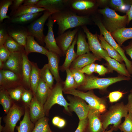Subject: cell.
Returning <instances> with one entry per match:
<instances>
[{
    "mask_svg": "<svg viewBox=\"0 0 132 132\" xmlns=\"http://www.w3.org/2000/svg\"><path fill=\"white\" fill-rule=\"evenodd\" d=\"M51 16L58 25V35L69 29L86 25L90 21L88 16L78 15L68 8L53 14Z\"/></svg>",
    "mask_w": 132,
    "mask_h": 132,
    "instance_id": "1",
    "label": "cell"
},
{
    "mask_svg": "<svg viewBox=\"0 0 132 132\" xmlns=\"http://www.w3.org/2000/svg\"><path fill=\"white\" fill-rule=\"evenodd\" d=\"M128 112L126 105L122 102L111 106L103 117L102 122L104 131L110 124H113L114 131H117L122 118L126 117Z\"/></svg>",
    "mask_w": 132,
    "mask_h": 132,
    "instance_id": "2",
    "label": "cell"
},
{
    "mask_svg": "<svg viewBox=\"0 0 132 132\" xmlns=\"http://www.w3.org/2000/svg\"><path fill=\"white\" fill-rule=\"evenodd\" d=\"M130 79V77L123 76L101 78L92 75H88L86 76L84 84L78 88L84 90H89L94 89H105L110 85L116 82Z\"/></svg>",
    "mask_w": 132,
    "mask_h": 132,
    "instance_id": "3",
    "label": "cell"
},
{
    "mask_svg": "<svg viewBox=\"0 0 132 132\" xmlns=\"http://www.w3.org/2000/svg\"><path fill=\"white\" fill-rule=\"evenodd\" d=\"M104 16L106 29L111 33L118 29L125 27L127 24L128 17L126 14L121 16L114 10L108 8L99 10Z\"/></svg>",
    "mask_w": 132,
    "mask_h": 132,
    "instance_id": "4",
    "label": "cell"
},
{
    "mask_svg": "<svg viewBox=\"0 0 132 132\" xmlns=\"http://www.w3.org/2000/svg\"><path fill=\"white\" fill-rule=\"evenodd\" d=\"M63 82H56L51 89L47 99L44 105L45 115L48 116L49 111L55 104L64 107L66 110L69 112L68 107L70 105L63 96Z\"/></svg>",
    "mask_w": 132,
    "mask_h": 132,
    "instance_id": "5",
    "label": "cell"
},
{
    "mask_svg": "<svg viewBox=\"0 0 132 132\" xmlns=\"http://www.w3.org/2000/svg\"><path fill=\"white\" fill-rule=\"evenodd\" d=\"M64 93L80 97L87 102L90 107L98 110L101 113L104 112L106 110L105 100L96 95L92 90L84 92L73 89L65 92Z\"/></svg>",
    "mask_w": 132,
    "mask_h": 132,
    "instance_id": "6",
    "label": "cell"
},
{
    "mask_svg": "<svg viewBox=\"0 0 132 132\" xmlns=\"http://www.w3.org/2000/svg\"><path fill=\"white\" fill-rule=\"evenodd\" d=\"M52 14L48 11L45 10L42 16L33 21L28 27L27 29L29 35L35 38L37 41L42 46L45 44L44 40L45 36L43 31L44 25L46 20Z\"/></svg>",
    "mask_w": 132,
    "mask_h": 132,
    "instance_id": "7",
    "label": "cell"
},
{
    "mask_svg": "<svg viewBox=\"0 0 132 132\" xmlns=\"http://www.w3.org/2000/svg\"><path fill=\"white\" fill-rule=\"evenodd\" d=\"M95 24L98 27L100 34L102 35L105 40L119 53L125 62L127 69L130 74H132V63L126 57L124 50L118 44L110 33L106 29L103 24L100 21L94 20Z\"/></svg>",
    "mask_w": 132,
    "mask_h": 132,
    "instance_id": "8",
    "label": "cell"
},
{
    "mask_svg": "<svg viewBox=\"0 0 132 132\" xmlns=\"http://www.w3.org/2000/svg\"><path fill=\"white\" fill-rule=\"evenodd\" d=\"M81 27L88 39L90 51L101 60L102 58L105 60L106 57L109 56L107 52L102 47L97 35L92 33L86 25Z\"/></svg>",
    "mask_w": 132,
    "mask_h": 132,
    "instance_id": "9",
    "label": "cell"
},
{
    "mask_svg": "<svg viewBox=\"0 0 132 132\" xmlns=\"http://www.w3.org/2000/svg\"><path fill=\"white\" fill-rule=\"evenodd\" d=\"M67 98L69 101L68 109L70 111L75 112L79 120L87 118L90 107L85 101L78 97L68 95Z\"/></svg>",
    "mask_w": 132,
    "mask_h": 132,
    "instance_id": "10",
    "label": "cell"
},
{
    "mask_svg": "<svg viewBox=\"0 0 132 132\" xmlns=\"http://www.w3.org/2000/svg\"><path fill=\"white\" fill-rule=\"evenodd\" d=\"M23 112L21 107L15 104L12 106L7 114L5 119V125L2 132H14V130L17 122L20 120Z\"/></svg>",
    "mask_w": 132,
    "mask_h": 132,
    "instance_id": "11",
    "label": "cell"
},
{
    "mask_svg": "<svg viewBox=\"0 0 132 132\" xmlns=\"http://www.w3.org/2000/svg\"><path fill=\"white\" fill-rule=\"evenodd\" d=\"M94 1L88 0H68L67 8L77 15L87 16L86 14L95 7Z\"/></svg>",
    "mask_w": 132,
    "mask_h": 132,
    "instance_id": "12",
    "label": "cell"
},
{
    "mask_svg": "<svg viewBox=\"0 0 132 132\" xmlns=\"http://www.w3.org/2000/svg\"><path fill=\"white\" fill-rule=\"evenodd\" d=\"M22 52L11 53L8 59L4 63L3 66L15 73L21 79V82L22 65Z\"/></svg>",
    "mask_w": 132,
    "mask_h": 132,
    "instance_id": "13",
    "label": "cell"
},
{
    "mask_svg": "<svg viewBox=\"0 0 132 132\" xmlns=\"http://www.w3.org/2000/svg\"><path fill=\"white\" fill-rule=\"evenodd\" d=\"M101 113L98 110L90 107L87 117L88 120V124L84 132L104 131L101 120Z\"/></svg>",
    "mask_w": 132,
    "mask_h": 132,
    "instance_id": "14",
    "label": "cell"
},
{
    "mask_svg": "<svg viewBox=\"0 0 132 132\" xmlns=\"http://www.w3.org/2000/svg\"><path fill=\"white\" fill-rule=\"evenodd\" d=\"M55 22L50 15L48 19V21L46 24L48 30L47 35L45 36L44 40L45 47L48 51L54 52L60 56H64L57 45L55 38L53 30Z\"/></svg>",
    "mask_w": 132,
    "mask_h": 132,
    "instance_id": "15",
    "label": "cell"
},
{
    "mask_svg": "<svg viewBox=\"0 0 132 132\" xmlns=\"http://www.w3.org/2000/svg\"><path fill=\"white\" fill-rule=\"evenodd\" d=\"M68 0H40L35 5L44 8L52 14L67 9Z\"/></svg>",
    "mask_w": 132,
    "mask_h": 132,
    "instance_id": "16",
    "label": "cell"
},
{
    "mask_svg": "<svg viewBox=\"0 0 132 132\" xmlns=\"http://www.w3.org/2000/svg\"><path fill=\"white\" fill-rule=\"evenodd\" d=\"M80 29V27L75 28L72 31L70 30L58 35L55 38L57 45L64 55Z\"/></svg>",
    "mask_w": 132,
    "mask_h": 132,
    "instance_id": "17",
    "label": "cell"
},
{
    "mask_svg": "<svg viewBox=\"0 0 132 132\" xmlns=\"http://www.w3.org/2000/svg\"><path fill=\"white\" fill-rule=\"evenodd\" d=\"M29 105L30 119L33 123L35 122L45 115L44 105L38 100L35 95Z\"/></svg>",
    "mask_w": 132,
    "mask_h": 132,
    "instance_id": "18",
    "label": "cell"
},
{
    "mask_svg": "<svg viewBox=\"0 0 132 132\" xmlns=\"http://www.w3.org/2000/svg\"><path fill=\"white\" fill-rule=\"evenodd\" d=\"M46 55L48 60L47 64L56 82H62L59 71L60 56L54 52L49 51Z\"/></svg>",
    "mask_w": 132,
    "mask_h": 132,
    "instance_id": "19",
    "label": "cell"
},
{
    "mask_svg": "<svg viewBox=\"0 0 132 132\" xmlns=\"http://www.w3.org/2000/svg\"><path fill=\"white\" fill-rule=\"evenodd\" d=\"M100 60L93 53L86 54L77 56L71 64L69 68L80 70L86 66Z\"/></svg>",
    "mask_w": 132,
    "mask_h": 132,
    "instance_id": "20",
    "label": "cell"
},
{
    "mask_svg": "<svg viewBox=\"0 0 132 132\" xmlns=\"http://www.w3.org/2000/svg\"><path fill=\"white\" fill-rule=\"evenodd\" d=\"M22 76L21 83L28 88H30V76L32 69L31 62L29 61L28 55L24 49L22 52Z\"/></svg>",
    "mask_w": 132,
    "mask_h": 132,
    "instance_id": "21",
    "label": "cell"
},
{
    "mask_svg": "<svg viewBox=\"0 0 132 132\" xmlns=\"http://www.w3.org/2000/svg\"><path fill=\"white\" fill-rule=\"evenodd\" d=\"M24 50L28 55L30 53H37L45 55L48 50L41 45L34 39V37L29 35L27 36L24 47Z\"/></svg>",
    "mask_w": 132,
    "mask_h": 132,
    "instance_id": "22",
    "label": "cell"
},
{
    "mask_svg": "<svg viewBox=\"0 0 132 132\" xmlns=\"http://www.w3.org/2000/svg\"><path fill=\"white\" fill-rule=\"evenodd\" d=\"M77 33L75 36L72 44L66 52V57L64 63L59 68V69L62 72L64 71L67 68H69L72 63L77 57L74 50L77 40Z\"/></svg>",
    "mask_w": 132,
    "mask_h": 132,
    "instance_id": "23",
    "label": "cell"
},
{
    "mask_svg": "<svg viewBox=\"0 0 132 132\" xmlns=\"http://www.w3.org/2000/svg\"><path fill=\"white\" fill-rule=\"evenodd\" d=\"M112 36L118 43V44L121 46L126 41L132 39V27H125L120 28L111 33Z\"/></svg>",
    "mask_w": 132,
    "mask_h": 132,
    "instance_id": "24",
    "label": "cell"
},
{
    "mask_svg": "<svg viewBox=\"0 0 132 132\" xmlns=\"http://www.w3.org/2000/svg\"><path fill=\"white\" fill-rule=\"evenodd\" d=\"M51 90L47 84L40 78L35 95L42 105H44L46 101Z\"/></svg>",
    "mask_w": 132,
    "mask_h": 132,
    "instance_id": "25",
    "label": "cell"
},
{
    "mask_svg": "<svg viewBox=\"0 0 132 132\" xmlns=\"http://www.w3.org/2000/svg\"><path fill=\"white\" fill-rule=\"evenodd\" d=\"M7 31L9 36L24 47L26 38L29 35L27 29H8Z\"/></svg>",
    "mask_w": 132,
    "mask_h": 132,
    "instance_id": "26",
    "label": "cell"
},
{
    "mask_svg": "<svg viewBox=\"0 0 132 132\" xmlns=\"http://www.w3.org/2000/svg\"><path fill=\"white\" fill-rule=\"evenodd\" d=\"M34 126V124L30 119L29 110L26 107L23 118L19 126L16 127V130L18 132H32Z\"/></svg>",
    "mask_w": 132,
    "mask_h": 132,
    "instance_id": "27",
    "label": "cell"
},
{
    "mask_svg": "<svg viewBox=\"0 0 132 132\" xmlns=\"http://www.w3.org/2000/svg\"><path fill=\"white\" fill-rule=\"evenodd\" d=\"M105 60L111 70L115 71L122 76L130 77H131V74L123 64L109 56L106 57Z\"/></svg>",
    "mask_w": 132,
    "mask_h": 132,
    "instance_id": "28",
    "label": "cell"
},
{
    "mask_svg": "<svg viewBox=\"0 0 132 132\" xmlns=\"http://www.w3.org/2000/svg\"><path fill=\"white\" fill-rule=\"evenodd\" d=\"M77 51L76 53L77 56L90 53L89 46L87 42L85 35L80 30L77 33Z\"/></svg>",
    "mask_w": 132,
    "mask_h": 132,
    "instance_id": "29",
    "label": "cell"
},
{
    "mask_svg": "<svg viewBox=\"0 0 132 132\" xmlns=\"http://www.w3.org/2000/svg\"><path fill=\"white\" fill-rule=\"evenodd\" d=\"M32 69L30 76V88L35 95L40 79V71L36 63L31 62Z\"/></svg>",
    "mask_w": 132,
    "mask_h": 132,
    "instance_id": "30",
    "label": "cell"
},
{
    "mask_svg": "<svg viewBox=\"0 0 132 132\" xmlns=\"http://www.w3.org/2000/svg\"><path fill=\"white\" fill-rule=\"evenodd\" d=\"M99 37L102 47L107 52L109 56L120 63H122L123 60L117 51L105 40L102 35L100 34Z\"/></svg>",
    "mask_w": 132,
    "mask_h": 132,
    "instance_id": "31",
    "label": "cell"
},
{
    "mask_svg": "<svg viewBox=\"0 0 132 132\" xmlns=\"http://www.w3.org/2000/svg\"><path fill=\"white\" fill-rule=\"evenodd\" d=\"M46 10L44 8L38 7L35 6L22 5L13 14L11 17H17L24 14H30L41 12Z\"/></svg>",
    "mask_w": 132,
    "mask_h": 132,
    "instance_id": "32",
    "label": "cell"
},
{
    "mask_svg": "<svg viewBox=\"0 0 132 132\" xmlns=\"http://www.w3.org/2000/svg\"><path fill=\"white\" fill-rule=\"evenodd\" d=\"M41 12L30 14H24L8 19L9 22L16 24H24L31 22L37 18L41 14Z\"/></svg>",
    "mask_w": 132,
    "mask_h": 132,
    "instance_id": "33",
    "label": "cell"
},
{
    "mask_svg": "<svg viewBox=\"0 0 132 132\" xmlns=\"http://www.w3.org/2000/svg\"><path fill=\"white\" fill-rule=\"evenodd\" d=\"M40 78L45 82L51 89L53 87L55 79L50 72L47 64H45L40 69Z\"/></svg>",
    "mask_w": 132,
    "mask_h": 132,
    "instance_id": "34",
    "label": "cell"
},
{
    "mask_svg": "<svg viewBox=\"0 0 132 132\" xmlns=\"http://www.w3.org/2000/svg\"><path fill=\"white\" fill-rule=\"evenodd\" d=\"M66 77L65 81L63 82V91L64 92L78 87L69 68L66 69Z\"/></svg>",
    "mask_w": 132,
    "mask_h": 132,
    "instance_id": "35",
    "label": "cell"
},
{
    "mask_svg": "<svg viewBox=\"0 0 132 132\" xmlns=\"http://www.w3.org/2000/svg\"><path fill=\"white\" fill-rule=\"evenodd\" d=\"M49 119L44 117L35 123L32 132H53L48 123Z\"/></svg>",
    "mask_w": 132,
    "mask_h": 132,
    "instance_id": "36",
    "label": "cell"
},
{
    "mask_svg": "<svg viewBox=\"0 0 132 132\" xmlns=\"http://www.w3.org/2000/svg\"><path fill=\"white\" fill-rule=\"evenodd\" d=\"M12 101L8 92L4 89L0 90V103L5 113L7 114L11 108Z\"/></svg>",
    "mask_w": 132,
    "mask_h": 132,
    "instance_id": "37",
    "label": "cell"
},
{
    "mask_svg": "<svg viewBox=\"0 0 132 132\" xmlns=\"http://www.w3.org/2000/svg\"><path fill=\"white\" fill-rule=\"evenodd\" d=\"M11 53L22 52L24 48L9 36L4 45Z\"/></svg>",
    "mask_w": 132,
    "mask_h": 132,
    "instance_id": "38",
    "label": "cell"
},
{
    "mask_svg": "<svg viewBox=\"0 0 132 132\" xmlns=\"http://www.w3.org/2000/svg\"><path fill=\"white\" fill-rule=\"evenodd\" d=\"M13 0H2L0 1V22L2 23L4 19H9L10 17L7 15L8 9L12 4Z\"/></svg>",
    "mask_w": 132,
    "mask_h": 132,
    "instance_id": "39",
    "label": "cell"
},
{
    "mask_svg": "<svg viewBox=\"0 0 132 132\" xmlns=\"http://www.w3.org/2000/svg\"><path fill=\"white\" fill-rule=\"evenodd\" d=\"M3 75L5 79L7 84L8 83H15L21 80L14 72L8 70H1Z\"/></svg>",
    "mask_w": 132,
    "mask_h": 132,
    "instance_id": "40",
    "label": "cell"
},
{
    "mask_svg": "<svg viewBox=\"0 0 132 132\" xmlns=\"http://www.w3.org/2000/svg\"><path fill=\"white\" fill-rule=\"evenodd\" d=\"M118 129L123 132H132V116L130 112H129L124 121L120 125Z\"/></svg>",
    "mask_w": 132,
    "mask_h": 132,
    "instance_id": "41",
    "label": "cell"
},
{
    "mask_svg": "<svg viewBox=\"0 0 132 132\" xmlns=\"http://www.w3.org/2000/svg\"><path fill=\"white\" fill-rule=\"evenodd\" d=\"M70 69L78 88L82 85L85 82L86 76L84 73L81 72L79 70L74 69Z\"/></svg>",
    "mask_w": 132,
    "mask_h": 132,
    "instance_id": "42",
    "label": "cell"
},
{
    "mask_svg": "<svg viewBox=\"0 0 132 132\" xmlns=\"http://www.w3.org/2000/svg\"><path fill=\"white\" fill-rule=\"evenodd\" d=\"M24 90L21 87H18L10 90L8 93L11 98L18 101L22 98Z\"/></svg>",
    "mask_w": 132,
    "mask_h": 132,
    "instance_id": "43",
    "label": "cell"
},
{
    "mask_svg": "<svg viewBox=\"0 0 132 132\" xmlns=\"http://www.w3.org/2000/svg\"><path fill=\"white\" fill-rule=\"evenodd\" d=\"M7 31L3 24L0 25V46L4 45L7 40L9 37Z\"/></svg>",
    "mask_w": 132,
    "mask_h": 132,
    "instance_id": "44",
    "label": "cell"
},
{
    "mask_svg": "<svg viewBox=\"0 0 132 132\" xmlns=\"http://www.w3.org/2000/svg\"><path fill=\"white\" fill-rule=\"evenodd\" d=\"M11 53L4 45L0 46V60L5 62L9 57Z\"/></svg>",
    "mask_w": 132,
    "mask_h": 132,
    "instance_id": "45",
    "label": "cell"
},
{
    "mask_svg": "<svg viewBox=\"0 0 132 132\" xmlns=\"http://www.w3.org/2000/svg\"><path fill=\"white\" fill-rule=\"evenodd\" d=\"M123 94L122 92L119 91L111 92L109 96V101L111 102H116L123 97Z\"/></svg>",
    "mask_w": 132,
    "mask_h": 132,
    "instance_id": "46",
    "label": "cell"
},
{
    "mask_svg": "<svg viewBox=\"0 0 132 132\" xmlns=\"http://www.w3.org/2000/svg\"><path fill=\"white\" fill-rule=\"evenodd\" d=\"M95 66L96 64L93 63L86 66L80 70L88 75H91L95 72Z\"/></svg>",
    "mask_w": 132,
    "mask_h": 132,
    "instance_id": "47",
    "label": "cell"
},
{
    "mask_svg": "<svg viewBox=\"0 0 132 132\" xmlns=\"http://www.w3.org/2000/svg\"><path fill=\"white\" fill-rule=\"evenodd\" d=\"M33 94L31 91L24 89L21 98L22 100L29 106L33 97Z\"/></svg>",
    "mask_w": 132,
    "mask_h": 132,
    "instance_id": "48",
    "label": "cell"
},
{
    "mask_svg": "<svg viewBox=\"0 0 132 132\" xmlns=\"http://www.w3.org/2000/svg\"><path fill=\"white\" fill-rule=\"evenodd\" d=\"M24 0H13L12 4L10 6V15L11 17L13 13L22 5Z\"/></svg>",
    "mask_w": 132,
    "mask_h": 132,
    "instance_id": "49",
    "label": "cell"
},
{
    "mask_svg": "<svg viewBox=\"0 0 132 132\" xmlns=\"http://www.w3.org/2000/svg\"><path fill=\"white\" fill-rule=\"evenodd\" d=\"M88 121L87 117L85 119L79 120L78 126L75 132H84L87 126Z\"/></svg>",
    "mask_w": 132,
    "mask_h": 132,
    "instance_id": "50",
    "label": "cell"
},
{
    "mask_svg": "<svg viewBox=\"0 0 132 132\" xmlns=\"http://www.w3.org/2000/svg\"><path fill=\"white\" fill-rule=\"evenodd\" d=\"M109 70L104 66L102 65L96 64L95 72L99 75L102 76L107 73Z\"/></svg>",
    "mask_w": 132,
    "mask_h": 132,
    "instance_id": "51",
    "label": "cell"
},
{
    "mask_svg": "<svg viewBox=\"0 0 132 132\" xmlns=\"http://www.w3.org/2000/svg\"><path fill=\"white\" fill-rule=\"evenodd\" d=\"M110 3L113 7L118 10L123 6L127 5L125 1L122 0H111Z\"/></svg>",
    "mask_w": 132,
    "mask_h": 132,
    "instance_id": "52",
    "label": "cell"
},
{
    "mask_svg": "<svg viewBox=\"0 0 132 132\" xmlns=\"http://www.w3.org/2000/svg\"><path fill=\"white\" fill-rule=\"evenodd\" d=\"M128 102L126 106L128 110L132 116V93H130L128 96Z\"/></svg>",
    "mask_w": 132,
    "mask_h": 132,
    "instance_id": "53",
    "label": "cell"
},
{
    "mask_svg": "<svg viewBox=\"0 0 132 132\" xmlns=\"http://www.w3.org/2000/svg\"><path fill=\"white\" fill-rule=\"evenodd\" d=\"M39 1V0H24L22 5L30 6H35Z\"/></svg>",
    "mask_w": 132,
    "mask_h": 132,
    "instance_id": "54",
    "label": "cell"
},
{
    "mask_svg": "<svg viewBox=\"0 0 132 132\" xmlns=\"http://www.w3.org/2000/svg\"><path fill=\"white\" fill-rule=\"evenodd\" d=\"M126 54L129 55L132 60V42L125 47Z\"/></svg>",
    "mask_w": 132,
    "mask_h": 132,
    "instance_id": "55",
    "label": "cell"
},
{
    "mask_svg": "<svg viewBox=\"0 0 132 132\" xmlns=\"http://www.w3.org/2000/svg\"><path fill=\"white\" fill-rule=\"evenodd\" d=\"M128 17L127 24L132 20V4L131 6L127 12L126 14Z\"/></svg>",
    "mask_w": 132,
    "mask_h": 132,
    "instance_id": "56",
    "label": "cell"
},
{
    "mask_svg": "<svg viewBox=\"0 0 132 132\" xmlns=\"http://www.w3.org/2000/svg\"><path fill=\"white\" fill-rule=\"evenodd\" d=\"M7 84L6 80L4 78L1 70H0V86H4Z\"/></svg>",
    "mask_w": 132,
    "mask_h": 132,
    "instance_id": "57",
    "label": "cell"
},
{
    "mask_svg": "<svg viewBox=\"0 0 132 132\" xmlns=\"http://www.w3.org/2000/svg\"><path fill=\"white\" fill-rule=\"evenodd\" d=\"M61 118L58 116H55L53 118L52 120V123L54 125L57 126Z\"/></svg>",
    "mask_w": 132,
    "mask_h": 132,
    "instance_id": "58",
    "label": "cell"
},
{
    "mask_svg": "<svg viewBox=\"0 0 132 132\" xmlns=\"http://www.w3.org/2000/svg\"><path fill=\"white\" fill-rule=\"evenodd\" d=\"M66 124V122L65 120L62 119L60 118L57 126L59 128H62L65 126Z\"/></svg>",
    "mask_w": 132,
    "mask_h": 132,
    "instance_id": "59",
    "label": "cell"
},
{
    "mask_svg": "<svg viewBox=\"0 0 132 132\" xmlns=\"http://www.w3.org/2000/svg\"><path fill=\"white\" fill-rule=\"evenodd\" d=\"M4 65V63L1 60H0V70H2V69L3 68Z\"/></svg>",
    "mask_w": 132,
    "mask_h": 132,
    "instance_id": "60",
    "label": "cell"
},
{
    "mask_svg": "<svg viewBox=\"0 0 132 132\" xmlns=\"http://www.w3.org/2000/svg\"><path fill=\"white\" fill-rule=\"evenodd\" d=\"M1 118L0 117V132H1L2 131V130L3 128V127L2 126L1 124Z\"/></svg>",
    "mask_w": 132,
    "mask_h": 132,
    "instance_id": "61",
    "label": "cell"
},
{
    "mask_svg": "<svg viewBox=\"0 0 132 132\" xmlns=\"http://www.w3.org/2000/svg\"><path fill=\"white\" fill-rule=\"evenodd\" d=\"M113 131H114L113 128V127H112L109 130L107 131H104L102 132H112Z\"/></svg>",
    "mask_w": 132,
    "mask_h": 132,
    "instance_id": "62",
    "label": "cell"
},
{
    "mask_svg": "<svg viewBox=\"0 0 132 132\" xmlns=\"http://www.w3.org/2000/svg\"><path fill=\"white\" fill-rule=\"evenodd\" d=\"M130 92H131V93H132V89L130 90Z\"/></svg>",
    "mask_w": 132,
    "mask_h": 132,
    "instance_id": "63",
    "label": "cell"
},
{
    "mask_svg": "<svg viewBox=\"0 0 132 132\" xmlns=\"http://www.w3.org/2000/svg\"></svg>",
    "mask_w": 132,
    "mask_h": 132,
    "instance_id": "64",
    "label": "cell"
}]
</instances>
